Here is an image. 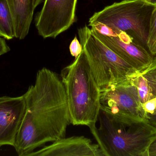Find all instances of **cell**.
<instances>
[{"label": "cell", "mask_w": 156, "mask_h": 156, "mask_svg": "<svg viewBox=\"0 0 156 156\" xmlns=\"http://www.w3.org/2000/svg\"><path fill=\"white\" fill-rule=\"evenodd\" d=\"M25 111L13 147L20 156L66 137L71 124L67 98L61 78L44 67L23 94Z\"/></svg>", "instance_id": "1"}, {"label": "cell", "mask_w": 156, "mask_h": 156, "mask_svg": "<svg viewBox=\"0 0 156 156\" xmlns=\"http://www.w3.org/2000/svg\"><path fill=\"white\" fill-rule=\"evenodd\" d=\"M90 131L104 156H148L156 129L147 120L115 118L101 110Z\"/></svg>", "instance_id": "2"}, {"label": "cell", "mask_w": 156, "mask_h": 156, "mask_svg": "<svg viewBox=\"0 0 156 156\" xmlns=\"http://www.w3.org/2000/svg\"><path fill=\"white\" fill-rule=\"evenodd\" d=\"M71 124H96L101 111V91L91 71L84 50L70 65L62 69Z\"/></svg>", "instance_id": "3"}, {"label": "cell", "mask_w": 156, "mask_h": 156, "mask_svg": "<svg viewBox=\"0 0 156 156\" xmlns=\"http://www.w3.org/2000/svg\"><path fill=\"white\" fill-rule=\"evenodd\" d=\"M78 33L91 71L101 91L129 79L138 72L94 37L86 25L79 28Z\"/></svg>", "instance_id": "4"}, {"label": "cell", "mask_w": 156, "mask_h": 156, "mask_svg": "<svg viewBox=\"0 0 156 156\" xmlns=\"http://www.w3.org/2000/svg\"><path fill=\"white\" fill-rule=\"evenodd\" d=\"M156 7L146 0L115 2L94 13L89 19V26L99 23L123 31L148 50L150 20Z\"/></svg>", "instance_id": "5"}, {"label": "cell", "mask_w": 156, "mask_h": 156, "mask_svg": "<svg viewBox=\"0 0 156 156\" xmlns=\"http://www.w3.org/2000/svg\"><path fill=\"white\" fill-rule=\"evenodd\" d=\"M101 110L115 118L147 119L138 90L129 79L101 91Z\"/></svg>", "instance_id": "6"}, {"label": "cell", "mask_w": 156, "mask_h": 156, "mask_svg": "<svg viewBox=\"0 0 156 156\" xmlns=\"http://www.w3.org/2000/svg\"><path fill=\"white\" fill-rule=\"evenodd\" d=\"M78 0H44L35 18L38 34L43 38H55L76 22Z\"/></svg>", "instance_id": "7"}, {"label": "cell", "mask_w": 156, "mask_h": 156, "mask_svg": "<svg viewBox=\"0 0 156 156\" xmlns=\"http://www.w3.org/2000/svg\"><path fill=\"white\" fill-rule=\"evenodd\" d=\"M116 36L105 35L91 27L92 34L116 53L138 72L147 67L154 59L148 50L126 32L113 29Z\"/></svg>", "instance_id": "8"}, {"label": "cell", "mask_w": 156, "mask_h": 156, "mask_svg": "<svg viewBox=\"0 0 156 156\" xmlns=\"http://www.w3.org/2000/svg\"><path fill=\"white\" fill-rule=\"evenodd\" d=\"M25 111L23 95L0 97V147L14 146Z\"/></svg>", "instance_id": "9"}, {"label": "cell", "mask_w": 156, "mask_h": 156, "mask_svg": "<svg viewBox=\"0 0 156 156\" xmlns=\"http://www.w3.org/2000/svg\"><path fill=\"white\" fill-rule=\"evenodd\" d=\"M28 156H104L98 144L83 136L58 139Z\"/></svg>", "instance_id": "10"}, {"label": "cell", "mask_w": 156, "mask_h": 156, "mask_svg": "<svg viewBox=\"0 0 156 156\" xmlns=\"http://www.w3.org/2000/svg\"><path fill=\"white\" fill-rule=\"evenodd\" d=\"M12 13L15 38L23 39L29 33L35 9L33 0H7Z\"/></svg>", "instance_id": "11"}, {"label": "cell", "mask_w": 156, "mask_h": 156, "mask_svg": "<svg viewBox=\"0 0 156 156\" xmlns=\"http://www.w3.org/2000/svg\"><path fill=\"white\" fill-rule=\"evenodd\" d=\"M138 90L142 105L156 99V56L150 65L129 78Z\"/></svg>", "instance_id": "12"}, {"label": "cell", "mask_w": 156, "mask_h": 156, "mask_svg": "<svg viewBox=\"0 0 156 156\" xmlns=\"http://www.w3.org/2000/svg\"><path fill=\"white\" fill-rule=\"evenodd\" d=\"M0 35L8 40L15 38L13 20L7 0H0Z\"/></svg>", "instance_id": "13"}, {"label": "cell", "mask_w": 156, "mask_h": 156, "mask_svg": "<svg viewBox=\"0 0 156 156\" xmlns=\"http://www.w3.org/2000/svg\"><path fill=\"white\" fill-rule=\"evenodd\" d=\"M147 49L150 54L156 56V7L152 13L147 42Z\"/></svg>", "instance_id": "14"}, {"label": "cell", "mask_w": 156, "mask_h": 156, "mask_svg": "<svg viewBox=\"0 0 156 156\" xmlns=\"http://www.w3.org/2000/svg\"><path fill=\"white\" fill-rule=\"evenodd\" d=\"M90 26L94 28L97 32L101 34L109 36H116L117 33L108 26L101 23H96L91 25Z\"/></svg>", "instance_id": "15"}, {"label": "cell", "mask_w": 156, "mask_h": 156, "mask_svg": "<svg viewBox=\"0 0 156 156\" xmlns=\"http://www.w3.org/2000/svg\"><path fill=\"white\" fill-rule=\"evenodd\" d=\"M83 50L82 46L80 41L78 40L76 36L72 40L69 45V51L72 56L75 59L80 54Z\"/></svg>", "instance_id": "16"}, {"label": "cell", "mask_w": 156, "mask_h": 156, "mask_svg": "<svg viewBox=\"0 0 156 156\" xmlns=\"http://www.w3.org/2000/svg\"><path fill=\"white\" fill-rule=\"evenodd\" d=\"M10 48L6 44L5 38L0 36V56L9 52Z\"/></svg>", "instance_id": "17"}, {"label": "cell", "mask_w": 156, "mask_h": 156, "mask_svg": "<svg viewBox=\"0 0 156 156\" xmlns=\"http://www.w3.org/2000/svg\"><path fill=\"white\" fill-rule=\"evenodd\" d=\"M146 120L150 125L156 129V109L152 114H147Z\"/></svg>", "instance_id": "18"}, {"label": "cell", "mask_w": 156, "mask_h": 156, "mask_svg": "<svg viewBox=\"0 0 156 156\" xmlns=\"http://www.w3.org/2000/svg\"><path fill=\"white\" fill-rule=\"evenodd\" d=\"M148 156H156V138L153 141L149 147Z\"/></svg>", "instance_id": "19"}, {"label": "cell", "mask_w": 156, "mask_h": 156, "mask_svg": "<svg viewBox=\"0 0 156 156\" xmlns=\"http://www.w3.org/2000/svg\"><path fill=\"white\" fill-rule=\"evenodd\" d=\"M44 0H33V5L35 9L38 5L40 4Z\"/></svg>", "instance_id": "20"}, {"label": "cell", "mask_w": 156, "mask_h": 156, "mask_svg": "<svg viewBox=\"0 0 156 156\" xmlns=\"http://www.w3.org/2000/svg\"><path fill=\"white\" fill-rule=\"evenodd\" d=\"M147 2L156 5V0H146Z\"/></svg>", "instance_id": "21"}, {"label": "cell", "mask_w": 156, "mask_h": 156, "mask_svg": "<svg viewBox=\"0 0 156 156\" xmlns=\"http://www.w3.org/2000/svg\"><path fill=\"white\" fill-rule=\"evenodd\" d=\"M0 36H1V35H0Z\"/></svg>", "instance_id": "22"}]
</instances>
